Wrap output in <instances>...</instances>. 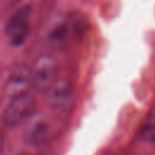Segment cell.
Wrapping results in <instances>:
<instances>
[{
  "instance_id": "1",
  "label": "cell",
  "mask_w": 155,
  "mask_h": 155,
  "mask_svg": "<svg viewBox=\"0 0 155 155\" xmlns=\"http://www.w3.org/2000/svg\"><path fill=\"white\" fill-rule=\"evenodd\" d=\"M35 98L29 92L11 98L2 113L4 126L8 130L21 126L35 113Z\"/></svg>"
},
{
  "instance_id": "2",
  "label": "cell",
  "mask_w": 155,
  "mask_h": 155,
  "mask_svg": "<svg viewBox=\"0 0 155 155\" xmlns=\"http://www.w3.org/2000/svg\"><path fill=\"white\" fill-rule=\"evenodd\" d=\"M31 15V5L27 4L17 8L6 21L4 31L15 46H21L29 35V18Z\"/></svg>"
},
{
  "instance_id": "3",
  "label": "cell",
  "mask_w": 155,
  "mask_h": 155,
  "mask_svg": "<svg viewBox=\"0 0 155 155\" xmlns=\"http://www.w3.org/2000/svg\"><path fill=\"white\" fill-rule=\"evenodd\" d=\"M30 71L33 86L40 92L47 91V88L57 79L58 62L53 54L44 53L36 58Z\"/></svg>"
},
{
  "instance_id": "4",
  "label": "cell",
  "mask_w": 155,
  "mask_h": 155,
  "mask_svg": "<svg viewBox=\"0 0 155 155\" xmlns=\"http://www.w3.org/2000/svg\"><path fill=\"white\" fill-rule=\"evenodd\" d=\"M46 94L50 108L57 113H67L74 104V87L71 81L67 78H57L47 88Z\"/></svg>"
},
{
  "instance_id": "5",
  "label": "cell",
  "mask_w": 155,
  "mask_h": 155,
  "mask_svg": "<svg viewBox=\"0 0 155 155\" xmlns=\"http://www.w3.org/2000/svg\"><path fill=\"white\" fill-rule=\"evenodd\" d=\"M51 131V122L47 115L42 113H34L24 122L23 139L30 147L39 148L48 142Z\"/></svg>"
},
{
  "instance_id": "6",
  "label": "cell",
  "mask_w": 155,
  "mask_h": 155,
  "mask_svg": "<svg viewBox=\"0 0 155 155\" xmlns=\"http://www.w3.org/2000/svg\"><path fill=\"white\" fill-rule=\"evenodd\" d=\"M30 86H33L30 69L24 64H17L12 68L6 80L5 92L10 98H13L28 93Z\"/></svg>"
},
{
  "instance_id": "7",
  "label": "cell",
  "mask_w": 155,
  "mask_h": 155,
  "mask_svg": "<svg viewBox=\"0 0 155 155\" xmlns=\"http://www.w3.org/2000/svg\"><path fill=\"white\" fill-rule=\"evenodd\" d=\"M71 33L73 30L69 19L64 17H58L54 18L47 28L45 34V41L50 47L59 50L68 44Z\"/></svg>"
},
{
  "instance_id": "8",
  "label": "cell",
  "mask_w": 155,
  "mask_h": 155,
  "mask_svg": "<svg viewBox=\"0 0 155 155\" xmlns=\"http://www.w3.org/2000/svg\"><path fill=\"white\" fill-rule=\"evenodd\" d=\"M140 138L144 143L155 147V115H150L140 128Z\"/></svg>"
},
{
  "instance_id": "9",
  "label": "cell",
  "mask_w": 155,
  "mask_h": 155,
  "mask_svg": "<svg viewBox=\"0 0 155 155\" xmlns=\"http://www.w3.org/2000/svg\"><path fill=\"white\" fill-rule=\"evenodd\" d=\"M2 151H4V136L0 130V155H2Z\"/></svg>"
}]
</instances>
